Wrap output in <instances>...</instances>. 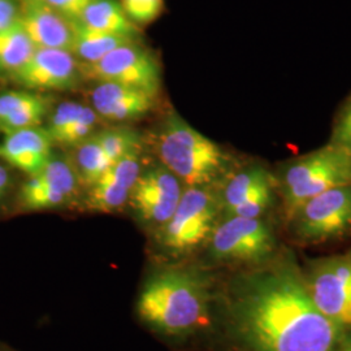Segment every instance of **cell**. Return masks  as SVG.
I'll return each instance as SVG.
<instances>
[{"label":"cell","instance_id":"obj_1","mask_svg":"<svg viewBox=\"0 0 351 351\" xmlns=\"http://www.w3.org/2000/svg\"><path fill=\"white\" fill-rule=\"evenodd\" d=\"M233 314L255 351H333L343 333L317 308L306 278L289 261L249 277Z\"/></svg>","mask_w":351,"mask_h":351},{"label":"cell","instance_id":"obj_2","mask_svg":"<svg viewBox=\"0 0 351 351\" xmlns=\"http://www.w3.org/2000/svg\"><path fill=\"white\" fill-rule=\"evenodd\" d=\"M137 310L142 320L154 329L182 336L208 323V293L195 272L167 269L143 287Z\"/></svg>","mask_w":351,"mask_h":351},{"label":"cell","instance_id":"obj_3","mask_svg":"<svg viewBox=\"0 0 351 351\" xmlns=\"http://www.w3.org/2000/svg\"><path fill=\"white\" fill-rule=\"evenodd\" d=\"M158 154L164 167L188 188L210 185L223 173L226 155L210 138L171 112L158 137Z\"/></svg>","mask_w":351,"mask_h":351},{"label":"cell","instance_id":"obj_4","mask_svg":"<svg viewBox=\"0 0 351 351\" xmlns=\"http://www.w3.org/2000/svg\"><path fill=\"white\" fill-rule=\"evenodd\" d=\"M346 185H351V151L329 143L290 160L281 176L287 217L290 220L304 202Z\"/></svg>","mask_w":351,"mask_h":351},{"label":"cell","instance_id":"obj_5","mask_svg":"<svg viewBox=\"0 0 351 351\" xmlns=\"http://www.w3.org/2000/svg\"><path fill=\"white\" fill-rule=\"evenodd\" d=\"M82 75L93 81L113 82L139 88L156 97L162 75L158 59L138 42H130L107 53L95 63H84Z\"/></svg>","mask_w":351,"mask_h":351},{"label":"cell","instance_id":"obj_6","mask_svg":"<svg viewBox=\"0 0 351 351\" xmlns=\"http://www.w3.org/2000/svg\"><path fill=\"white\" fill-rule=\"evenodd\" d=\"M219 202L203 188H188L172 217L164 224L163 245L173 252H188L213 234Z\"/></svg>","mask_w":351,"mask_h":351},{"label":"cell","instance_id":"obj_7","mask_svg":"<svg viewBox=\"0 0 351 351\" xmlns=\"http://www.w3.org/2000/svg\"><path fill=\"white\" fill-rule=\"evenodd\" d=\"M300 239L322 242L351 229V185L330 189L304 202L290 219Z\"/></svg>","mask_w":351,"mask_h":351},{"label":"cell","instance_id":"obj_8","mask_svg":"<svg viewBox=\"0 0 351 351\" xmlns=\"http://www.w3.org/2000/svg\"><path fill=\"white\" fill-rule=\"evenodd\" d=\"M317 308L345 330L351 328V252L319 261L304 277Z\"/></svg>","mask_w":351,"mask_h":351},{"label":"cell","instance_id":"obj_9","mask_svg":"<svg viewBox=\"0 0 351 351\" xmlns=\"http://www.w3.org/2000/svg\"><path fill=\"white\" fill-rule=\"evenodd\" d=\"M275 249L269 226L259 219L230 216L213 229L211 252L216 259L226 262H261Z\"/></svg>","mask_w":351,"mask_h":351},{"label":"cell","instance_id":"obj_10","mask_svg":"<svg viewBox=\"0 0 351 351\" xmlns=\"http://www.w3.org/2000/svg\"><path fill=\"white\" fill-rule=\"evenodd\" d=\"M80 72L72 52L36 49L11 77L21 86L32 90H69L77 85Z\"/></svg>","mask_w":351,"mask_h":351},{"label":"cell","instance_id":"obj_11","mask_svg":"<svg viewBox=\"0 0 351 351\" xmlns=\"http://www.w3.org/2000/svg\"><path fill=\"white\" fill-rule=\"evenodd\" d=\"M130 195L143 220L164 226L182 195L181 181L165 167L154 168L141 173Z\"/></svg>","mask_w":351,"mask_h":351},{"label":"cell","instance_id":"obj_12","mask_svg":"<svg viewBox=\"0 0 351 351\" xmlns=\"http://www.w3.org/2000/svg\"><path fill=\"white\" fill-rule=\"evenodd\" d=\"M19 20L36 49L69 52L72 50V21L53 10L45 0H24Z\"/></svg>","mask_w":351,"mask_h":351},{"label":"cell","instance_id":"obj_13","mask_svg":"<svg viewBox=\"0 0 351 351\" xmlns=\"http://www.w3.org/2000/svg\"><path fill=\"white\" fill-rule=\"evenodd\" d=\"M52 143L49 132L40 126L21 129L7 134L0 145V155L12 167L32 177L49 163L53 155Z\"/></svg>","mask_w":351,"mask_h":351},{"label":"cell","instance_id":"obj_14","mask_svg":"<svg viewBox=\"0 0 351 351\" xmlns=\"http://www.w3.org/2000/svg\"><path fill=\"white\" fill-rule=\"evenodd\" d=\"M156 97L113 82H99L91 94L94 111L110 121L134 120L150 112Z\"/></svg>","mask_w":351,"mask_h":351},{"label":"cell","instance_id":"obj_15","mask_svg":"<svg viewBox=\"0 0 351 351\" xmlns=\"http://www.w3.org/2000/svg\"><path fill=\"white\" fill-rule=\"evenodd\" d=\"M72 25L73 43L71 52L84 63H95L114 49L137 40V38L112 34L90 27L80 20L72 21Z\"/></svg>","mask_w":351,"mask_h":351},{"label":"cell","instance_id":"obj_16","mask_svg":"<svg viewBox=\"0 0 351 351\" xmlns=\"http://www.w3.org/2000/svg\"><path fill=\"white\" fill-rule=\"evenodd\" d=\"M78 21V20H77ZM85 25L126 37H138V29L116 0H93L80 19Z\"/></svg>","mask_w":351,"mask_h":351},{"label":"cell","instance_id":"obj_17","mask_svg":"<svg viewBox=\"0 0 351 351\" xmlns=\"http://www.w3.org/2000/svg\"><path fill=\"white\" fill-rule=\"evenodd\" d=\"M36 46L20 20L0 30V72L12 75L29 60Z\"/></svg>","mask_w":351,"mask_h":351},{"label":"cell","instance_id":"obj_18","mask_svg":"<svg viewBox=\"0 0 351 351\" xmlns=\"http://www.w3.org/2000/svg\"><path fill=\"white\" fill-rule=\"evenodd\" d=\"M75 151V169L80 180L88 186L94 185L110 167L101 150L97 134L78 143Z\"/></svg>","mask_w":351,"mask_h":351},{"label":"cell","instance_id":"obj_19","mask_svg":"<svg viewBox=\"0 0 351 351\" xmlns=\"http://www.w3.org/2000/svg\"><path fill=\"white\" fill-rule=\"evenodd\" d=\"M269 181H272V177L259 165L246 168L237 175L233 176L230 181L226 184L224 194H223V203H224L226 213L232 211L256 189L261 188L262 185Z\"/></svg>","mask_w":351,"mask_h":351},{"label":"cell","instance_id":"obj_20","mask_svg":"<svg viewBox=\"0 0 351 351\" xmlns=\"http://www.w3.org/2000/svg\"><path fill=\"white\" fill-rule=\"evenodd\" d=\"M46 186L55 189L69 199L75 194L78 184V173L75 164L71 163L63 156H51L49 163L46 164L37 175L32 176Z\"/></svg>","mask_w":351,"mask_h":351},{"label":"cell","instance_id":"obj_21","mask_svg":"<svg viewBox=\"0 0 351 351\" xmlns=\"http://www.w3.org/2000/svg\"><path fill=\"white\" fill-rule=\"evenodd\" d=\"M50 110V99L38 94L33 101H27L14 112L0 120V129L5 134L16 130L39 126Z\"/></svg>","mask_w":351,"mask_h":351},{"label":"cell","instance_id":"obj_22","mask_svg":"<svg viewBox=\"0 0 351 351\" xmlns=\"http://www.w3.org/2000/svg\"><path fill=\"white\" fill-rule=\"evenodd\" d=\"M130 194V190L123 188L112 181L99 178L94 185L90 186L88 206L95 211L111 213L121 208L129 199Z\"/></svg>","mask_w":351,"mask_h":351},{"label":"cell","instance_id":"obj_23","mask_svg":"<svg viewBox=\"0 0 351 351\" xmlns=\"http://www.w3.org/2000/svg\"><path fill=\"white\" fill-rule=\"evenodd\" d=\"M108 165L117 162L126 154L138 150V136L126 128L106 129L97 134Z\"/></svg>","mask_w":351,"mask_h":351},{"label":"cell","instance_id":"obj_24","mask_svg":"<svg viewBox=\"0 0 351 351\" xmlns=\"http://www.w3.org/2000/svg\"><path fill=\"white\" fill-rule=\"evenodd\" d=\"M20 199L27 210H47L62 206L68 198L63 193L46 186L34 177H30L21 188Z\"/></svg>","mask_w":351,"mask_h":351},{"label":"cell","instance_id":"obj_25","mask_svg":"<svg viewBox=\"0 0 351 351\" xmlns=\"http://www.w3.org/2000/svg\"><path fill=\"white\" fill-rule=\"evenodd\" d=\"M141 176V160H139L138 150L132 151L119 159L117 162L111 164L101 178L112 181L114 184L133 190L137 180Z\"/></svg>","mask_w":351,"mask_h":351},{"label":"cell","instance_id":"obj_26","mask_svg":"<svg viewBox=\"0 0 351 351\" xmlns=\"http://www.w3.org/2000/svg\"><path fill=\"white\" fill-rule=\"evenodd\" d=\"M274 199V181H269L256 189L245 201L229 211L230 216L259 219L271 206Z\"/></svg>","mask_w":351,"mask_h":351},{"label":"cell","instance_id":"obj_27","mask_svg":"<svg viewBox=\"0 0 351 351\" xmlns=\"http://www.w3.org/2000/svg\"><path fill=\"white\" fill-rule=\"evenodd\" d=\"M82 107L84 104H80V103L64 101L53 110V112L51 114L50 123L46 129L53 143L62 145L66 132L78 117Z\"/></svg>","mask_w":351,"mask_h":351},{"label":"cell","instance_id":"obj_28","mask_svg":"<svg viewBox=\"0 0 351 351\" xmlns=\"http://www.w3.org/2000/svg\"><path fill=\"white\" fill-rule=\"evenodd\" d=\"M97 121H98V119H97V112L94 111V108L84 106L78 117L75 119L72 126L69 128V130L66 132L62 145L77 146L82 141L91 137L93 132L97 126Z\"/></svg>","mask_w":351,"mask_h":351},{"label":"cell","instance_id":"obj_29","mask_svg":"<svg viewBox=\"0 0 351 351\" xmlns=\"http://www.w3.org/2000/svg\"><path fill=\"white\" fill-rule=\"evenodd\" d=\"M128 17L134 24H149L156 20L163 11V0H123Z\"/></svg>","mask_w":351,"mask_h":351},{"label":"cell","instance_id":"obj_30","mask_svg":"<svg viewBox=\"0 0 351 351\" xmlns=\"http://www.w3.org/2000/svg\"><path fill=\"white\" fill-rule=\"evenodd\" d=\"M329 143L351 151V97L339 111Z\"/></svg>","mask_w":351,"mask_h":351},{"label":"cell","instance_id":"obj_31","mask_svg":"<svg viewBox=\"0 0 351 351\" xmlns=\"http://www.w3.org/2000/svg\"><path fill=\"white\" fill-rule=\"evenodd\" d=\"M37 95V93L25 90L8 91L0 94V120L14 112L17 108L26 104L27 101H33Z\"/></svg>","mask_w":351,"mask_h":351},{"label":"cell","instance_id":"obj_32","mask_svg":"<svg viewBox=\"0 0 351 351\" xmlns=\"http://www.w3.org/2000/svg\"><path fill=\"white\" fill-rule=\"evenodd\" d=\"M64 17L71 21H77L82 17L85 10L93 0H45Z\"/></svg>","mask_w":351,"mask_h":351},{"label":"cell","instance_id":"obj_33","mask_svg":"<svg viewBox=\"0 0 351 351\" xmlns=\"http://www.w3.org/2000/svg\"><path fill=\"white\" fill-rule=\"evenodd\" d=\"M20 17V7L16 0H0V30L12 25Z\"/></svg>","mask_w":351,"mask_h":351},{"label":"cell","instance_id":"obj_34","mask_svg":"<svg viewBox=\"0 0 351 351\" xmlns=\"http://www.w3.org/2000/svg\"><path fill=\"white\" fill-rule=\"evenodd\" d=\"M10 185H11V177H10V173H8V171H7L3 165H0V201H1V199L4 198V195L7 194Z\"/></svg>","mask_w":351,"mask_h":351}]
</instances>
